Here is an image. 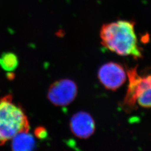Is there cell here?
<instances>
[{
    "label": "cell",
    "instance_id": "8",
    "mask_svg": "<svg viewBox=\"0 0 151 151\" xmlns=\"http://www.w3.org/2000/svg\"><path fill=\"white\" fill-rule=\"evenodd\" d=\"M18 64L17 57L13 53H3L0 56V67L5 71L12 72L15 70Z\"/></svg>",
    "mask_w": 151,
    "mask_h": 151
},
{
    "label": "cell",
    "instance_id": "4",
    "mask_svg": "<svg viewBox=\"0 0 151 151\" xmlns=\"http://www.w3.org/2000/svg\"><path fill=\"white\" fill-rule=\"evenodd\" d=\"M77 94V86L74 81L63 79L55 82L48 91L49 101L57 106H65L73 102Z\"/></svg>",
    "mask_w": 151,
    "mask_h": 151
},
{
    "label": "cell",
    "instance_id": "5",
    "mask_svg": "<svg viewBox=\"0 0 151 151\" xmlns=\"http://www.w3.org/2000/svg\"><path fill=\"white\" fill-rule=\"evenodd\" d=\"M98 78L105 88L114 91L119 88L125 82L127 75L121 65L110 62L100 68L98 71Z\"/></svg>",
    "mask_w": 151,
    "mask_h": 151
},
{
    "label": "cell",
    "instance_id": "6",
    "mask_svg": "<svg viewBox=\"0 0 151 151\" xmlns=\"http://www.w3.org/2000/svg\"><path fill=\"white\" fill-rule=\"evenodd\" d=\"M70 128L76 137L81 139H87L93 134L96 127L95 121L90 114L80 111L71 118Z\"/></svg>",
    "mask_w": 151,
    "mask_h": 151
},
{
    "label": "cell",
    "instance_id": "7",
    "mask_svg": "<svg viewBox=\"0 0 151 151\" xmlns=\"http://www.w3.org/2000/svg\"><path fill=\"white\" fill-rule=\"evenodd\" d=\"M12 139L11 147L14 151H32L36 147L34 137L28 131L19 133Z\"/></svg>",
    "mask_w": 151,
    "mask_h": 151
},
{
    "label": "cell",
    "instance_id": "9",
    "mask_svg": "<svg viewBox=\"0 0 151 151\" xmlns=\"http://www.w3.org/2000/svg\"><path fill=\"white\" fill-rule=\"evenodd\" d=\"M35 134L39 139H43L47 137V132L43 127H39L35 130Z\"/></svg>",
    "mask_w": 151,
    "mask_h": 151
},
{
    "label": "cell",
    "instance_id": "3",
    "mask_svg": "<svg viewBox=\"0 0 151 151\" xmlns=\"http://www.w3.org/2000/svg\"><path fill=\"white\" fill-rule=\"evenodd\" d=\"M129 85L122 105L128 110H133L136 103L143 108H151V75L140 76L137 66L127 69Z\"/></svg>",
    "mask_w": 151,
    "mask_h": 151
},
{
    "label": "cell",
    "instance_id": "2",
    "mask_svg": "<svg viewBox=\"0 0 151 151\" xmlns=\"http://www.w3.org/2000/svg\"><path fill=\"white\" fill-rule=\"evenodd\" d=\"M27 116L22 108L6 96L0 100V144L2 145L20 132L29 131Z\"/></svg>",
    "mask_w": 151,
    "mask_h": 151
},
{
    "label": "cell",
    "instance_id": "1",
    "mask_svg": "<svg viewBox=\"0 0 151 151\" xmlns=\"http://www.w3.org/2000/svg\"><path fill=\"white\" fill-rule=\"evenodd\" d=\"M134 22L118 20L103 25L100 30L101 44L122 56L132 55L136 59L143 55L138 46Z\"/></svg>",
    "mask_w": 151,
    "mask_h": 151
}]
</instances>
